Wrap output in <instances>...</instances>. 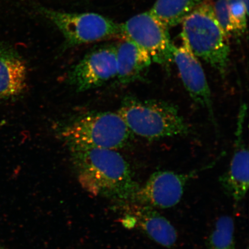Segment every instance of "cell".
Returning <instances> with one entry per match:
<instances>
[{
	"mask_svg": "<svg viewBox=\"0 0 249 249\" xmlns=\"http://www.w3.org/2000/svg\"><path fill=\"white\" fill-rule=\"evenodd\" d=\"M77 179L86 191L120 203L133 202L140 186L129 164L116 150L70 148Z\"/></svg>",
	"mask_w": 249,
	"mask_h": 249,
	"instance_id": "cell-1",
	"label": "cell"
},
{
	"mask_svg": "<svg viewBox=\"0 0 249 249\" xmlns=\"http://www.w3.org/2000/svg\"><path fill=\"white\" fill-rule=\"evenodd\" d=\"M117 112L133 135L148 140L186 136L192 132L178 107L169 102L126 95Z\"/></svg>",
	"mask_w": 249,
	"mask_h": 249,
	"instance_id": "cell-2",
	"label": "cell"
},
{
	"mask_svg": "<svg viewBox=\"0 0 249 249\" xmlns=\"http://www.w3.org/2000/svg\"><path fill=\"white\" fill-rule=\"evenodd\" d=\"M213 0H204L182 21L183 44L222 76L228 69L230 48L214 13Z\"/></svg>",
	"mask_w": 249,
	"mask_h": 249,
	"instance_id": "cell-3",
	"label": "cell"
},
{
	"mask_svg": "<svg viewBox=\"0 0 249 249\" xmlns=\"http://www.w3.org/2000/svg\"><path fill=\"white\" fill-rule=\"evenodd\" d=\"M69 149L119 150L131 142L133 134L118 112H95L71 121L60 129Z\"/></svg>",
	"mask_w": 249,
	"mask_h": 249,
	"instance_id": "cell-4",
	"label": "cell"
},
{
	"mask_svg": "<svg viewBox=\"0 0 249 249\" xmlns=\"http://www.w3.org/2000/svg\"><path fill=\"white\" fill-rule=\"evenodd\" d=\"M38 10L60 31L64 49L121 36L120 24L93 12L74 13L39 7Z\"/></svg>",
	"mask_w": 249,
	"mask_h": 249,
	"instance_id": "cell-5",
	"label": "cell"
},
{
	"mask_svg": "<svg viewBox=\"0 0 249 249\" xmlns=\"http://www.w3.org/2000/svg\"><path fill=\"white\" fill-rule=\"evenodd\" d=\"M121 37L132 40L147 52L152 61L163 64L173 61L176 47L171 42L168 29L150 12L134 16L120 24Z\"/></svg>",
	"mask_w": 249,
	"mask_h": 249,
	"instance_id": "cell-6",
	"label": "cell"
},
{
	"mask_svg": "<svg viewBox=\"0 0 249 249\" xmlns=\"http://www.w3.org/2000/svg\"><path fill=\"white\" fill-rule=\"evenodd\" d=\"M116 44L96 47L71 68L68 83L77 92L98 89L117 76Z\"/></svg>",
	"mask_w": 249,
	"mask_h": 249,
	"instance_id": "cell-7",
	"label": "cell"
},
{
	"mask_svg": "<svg viewBox=\"0 0 249 249\" xmlns=\"http://www.w3.org/2000/svg\"><path fill=\"white\" fill-rule=\"evenodd\" d=\"M216 161L185 173L167 170L156 171L149 177L144 185L140 186L132 202L160 209L176 206L181 200L185 187L190 180L201 171L214 166Z\"/></svg>",
	"mask_w": 249,
	"mask_h": 249,
	"instance_id": "cell-8",
	"label": "cell"
},
{
	"mask_svg": "<svg viewBox=\"0 0 249 249\" xmlns=\"http://www.w3.org/2000/svg\"><path fill=\"white\" fill-rule=\"evenodd\" d=\"M173 61L176 62L180 79L190 96L196 104L207 111L212 122L216 126L211 91L200 61L184 44L176 48Z\"/></svg>",
	"mask_w": 249,
	"mask_h": 249,
	"instance_id": "cell-9",
	"label": "cell"
},
{
	"mask_svg": "<svg viewBox=\"0 0 249 249\" xmlns=\"http://www.w3.org/2000/svg\"><path fill=\"white\" fill-rule=\"evenodd\" d=\"M247 113V105L243 104L236 124L234 151L228 169L219 179L226 194L235 202L245 198L249 188V151L243 139Z\"/></svg>",
	"mask_w": 249,
	"mask_h": 249,
	"instance_id": "cell-10",
	"label": "cell"
},
{
	"mask_svg": "<svg viewBox=\"0 0 249 249\" xmlns=\"http://www.w3.org/2000/svg\"><path fill=\"white\" fill-rule=\"evenodd\" d=\"M123 207L126 209L129 219L152 241L168 248L175 245L178 239L175 227L155 208L136 202L124 204Z\"/></svg>",
	"mask_w": 249,
	"mask_h": 249,
	"instance_id": "cell-11",
	"label": "cell"
},
{
	"mask_svg": "<svg viewBox=\"0 0 249 249\" xmlns=\"http://www.w3.org/2000/svg\"><path fill=\"white\" fill-rule=\"evenodd\" d=\"M27 87V68L11 47L0 43V101L19 97Z\"/></svg>",
	"mask_w": 249,
	"mask_h": 249,
	"instance_id": "cell-12",
	"label": "cell"
},
{
	"mask_svg": "<svg viewBox=\"0 0 249 249\" xmlns=\"http://www.w3.org/2000/svg\"><path fill=\"white\" fill-rule=\"evenodd\" d=\"M116 44L117 82L127 85L142 79L151 64V56L128 39Z\"/></svg>",
	"mask_w": 249,
	"mask_h": 249,
	"instance_id": "cell-13",
	"label": "cell"
},
{
	"mask_svg": "<svg viewBox=\"0 0 249 249\" xmlns=\"http://www.w3.org/2000/svg\"><path fill=\"white\" fill-rule=\"evenodd\" d=\"M204 0H157L149 12L169 29L183 20Z\"/></svg>",
	"mask_w": 249,
	"mask_h": 249,
	"instance_id": "cell-14",
	"label": "cell"
},
{
	"mask_svg": "<svg viewBox=\"0 0 249 249\" xmlns=\"http://www.w3.org/2000/svg\"><path fill=\"white\" fill-rule=\"evenodd\" d=\"M234 222L231 216L218 218L208 239L209 249H235Z\"/></svg>",
	"mask_w": 249,
	"mask_h": 249,
	"instance_id": "cell-15",
	"label": "cell"
},
{
	"mask_svg": "<svg viewBox=\"0 0 249 249\" xmlns=\"http://www.w3.org/2000/svg\"><path fill=\"white\" fill-rule=\"evenodd\" d=\"M229 8L234 34L241 36L247 29L249 9L239 0H230Z\"/></svg>",
	"mask_w": 249,
	"mask_h": 249,
	"instance_id": "cell-16",
	"label": "cell"
},
{
	"mask_svg": "<svg viewBox=\"0 0 249 249\" xmlns=\"http://www.w3.org/2000/svg\"><path fill=\"white\" fill-rule=\"evenodd\" d=\"M229 1L217 0L213 4L214 13L218 23L229 39L234 34L230 16Z\"/></svg>",
	"mask_w": 249,
	"mask_h": 249,
	"instance_id": "cell-17",
	"label": "cell"
},
{
	"mask_svg": "<svg viewBox=\"0 0 249 249\" xmlns=\"http://www.w3.org/2000/svg\"><path fill=\"white\" fill-rule=\"evenodd\" d=\"M245 5L246 7L249 9V0H239Z\"/></svg>",
	"mask_w": 249,
	"mask_h": 249,
	"instance_id": "cell-18",
	"label": "cell"
},
{
	"mask_svg": "<svg viewBox=\"0 0 249 249\" xmlns=\"http://www.w3.org/2000/svg\"><path fill=\"white\" fill-rule=\"evenodd\" d=\"M4 124H5V121H1V122H0V128H1V127L3 125H4Z\"/></svg>",
	"mask_w": 249,
	"mask_h": 249,
	"instance_id": "cell-19",
	"label": "cell"
},
{
	"mask_svg": "<svg viewBox=\"0 0 249 249\" xmlns=\"http://www.w3.org/2000/svg\"><path fill=\"white\" fill-rule=\"evenodd\" d=\"M0 249H5V248H3V247H0Z\"/></svg>",
	"mask_w": 249,
	"mask_h": 249,
	"instance_id": "cell-20",
	"label": "cell"
},
{
	"mask_svg": "<svg viewBox=\"0 0 249 249\" xmlns=\"http://www.w3.org/2000/svg\"><path fill=\"white\" fill-rule=\"evenodd\" d=\"M247 249H248V248H247Z\"/></svg>",
	"mask_w": 249,
	"mask_h": 249,
	"instance_id": "cell-21",
	"label": "cell"
}]
</instances>
